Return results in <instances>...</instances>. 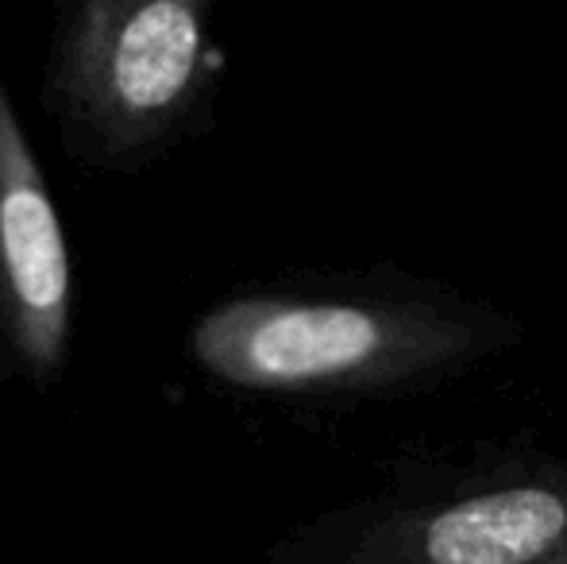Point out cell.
<instances>
[{"instance_id":"cell-1","label":"cell","mask_w":567,"mask_h":564,"mask_svg":"<svg viewBox=\"0 0 567 564\" xmlns=\"http://www.w3.org/2000/svg\"><path fill=\"white\" fill-rule=\"evenodd\" d=\"M220 74L209 0H70L51 23L39 105L70 163L140 178L209 129Z\"/></svg>"},{"instance_id":"cell-2","label":"cell","mask_w":567,"mask_h":564,"mask_svg":"<svg viewBox=\"0 0 567 564\" xmlns=\"http://www.w3.org/2000/svg\"><path fill=\"white\" fill-rule=\"evenodd\" d=\"M494 345V321L433 301L282 286L228 294L205 306L186 332V356L205 379L282 399L394 391Z\"/></svg>"},{"instance_id":"cell-3","label":"cell","mask_w":567,"mask_h":564,"mask_svg":"<svg viewBox=\"0 0 567 564\" xmlns=\"http://www.w3.org/2000/svg\"><path fill=\"white\" fill-rule=\"evenodd\" d=\"M270 564H567V468H509L421 503L355 506L290 530Z\"/></svg>"},{"instance_id":"cell-4","label":"cell","mask_w":567,"mask_h":564,"mask_svg":"<svg viewBox=\"0 0 567 564\" xmlns=\"http://www.w3.org/2000/svg\"><path fill=\"white\" fill-rule=\"evenodd\" d=\"M74 314L66 228L0 70V387L59 391L74 352Z\"/></svg>"}]
</instances>
